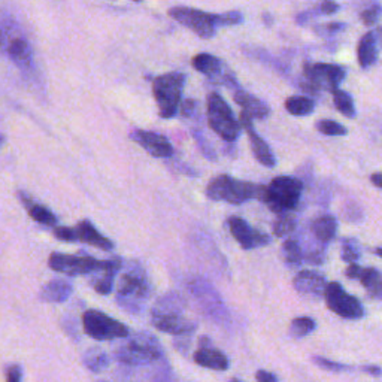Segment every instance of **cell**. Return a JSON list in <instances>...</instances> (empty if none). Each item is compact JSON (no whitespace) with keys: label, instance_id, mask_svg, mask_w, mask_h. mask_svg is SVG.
<instances>
[{"label":"cell","instance_id":"obj_43","mask_svg":"<svg viewBox=\"0 0 382 382\" xmlns=\"http://www.w3.org/2000/svg\"><path fill=\"white\" fill-rule=\"evenodd\" d=\"M344 217L348 220V221H360L363 218V212L362 209L358 208L354 201H348V204L345 205L344 208Z\"/></svg>","mask_w":382,"mask_h":382},{"label":"cell","instance_id":"obj_4","mask_svg":"<svg viewBox=\"0 0 382 382\" xmlns=\"http://www.w3.org/2000/svg\"><path fill=\"white\" fill-rule=\"evenodd\" d=\"M303 191V183L293 176H276L264 185L262 201L275 213H287L297 208Z\"/></svg>","mask_w":382,"mask_h":382},{"label":"cell","instance_id":"obj_10","mask_svg":"<svg viewBox=\"0 0 382 382\" xmlns=\"http://www.w3.org/2000/svg\"><path fill=\"white\" fill-rule=\"evenodd\" d=\"M344 67L330 63H305L303 66V80L311 84L317 92H334L345 80Z\"/></svg>","mask_w":382,"mask_h":382},{"label":"cell","instance_id":"obj_12","mask_svg":"<svg viewBox=\"0 0 382 382\" xmlns=\"http://www.w3.org/2000/svg\"><path fill=\"white\" fill-rule=\"evenodd\" d=\"M169 15L174 20H176L179 24H183L184 27L196 33V35L201 39H211L217 31L213 14L204 13V10L200 9L187 8V6H175L169 9Z\"/></svg>","mask_w":382,"mask_h":382},{"label":"cell","instance_id":"obj_30","mask_svg":"<svg viewBox=\"0 0 382 382\" xmlns=\"http://www.w3.org/2000/svg\"><path fill=\"white\" fill-rule=\"evenodd\" d=\"M83 363L92 374H104L111 365V358L102 348L93 346L88 348L85 351L83 357Z\"/></svg>","mask_w":382,"mask_h":382},{"label":"cell","instance_id":"obj_16","mask_svg":"<svg viewBox=\"0 0 382 382\" xmlns=\"http://www.w3.org/2000/svg\"><path fill=\"white\" fill-rule=\"evenodd\" d=\"M239 125H241V127H243L246 134H248L250 145H251V150H253V154H254L255 159L266 167H275L276 159H275L271 147H269L266 141L255 132L253 118L248 114H245L243 111L241 112Z\"/></svg>","mask_w":382,"mask_h":382},{"label":"cell","instance_id":"obj_19","mask_svg":"<svg viewBox=\"0 0 382 382\" xmlns=\"http://www.w3.org/2000/svg\"><path fill=\"white\" fill-rule=\"evenodd\" d=\"M293 285L302 296L321 297L325 293V288H327V281L318 272L302 271L295 276Z\"/></svg>","mask_w":382,"mask_h":382},{"label":"cell","instance_id":"obj_14","mask_svg":"<svg viewBox=\"0 0 382 382\" xmlns=\"http://www.w3.org/2000/svg\"><path fill=\"white\" fill-rule=\"evenodd\" d=\"M191 64H193L197 72L208 76L212 83L239 90V83L236 80V75L233 73V71L222 60L215 57V55L206 52L197 54L194 55L193 60H191Z\"/></svg>","mask_w":382,"mask_h":382},{"label":"cell","instance_id":"obj_6","mask_svg":"<svg viewBox=\"0 0 382 382\" xmlns=\"http://www.w3.org/2000/svg\"><path fill=\"white\" fill-rule=\"evenodd\" d=\"M187 76L181 72H169L153 81V94L162 118H174L181 105V96Z\"/></svg>","mask_w":382,"mask_h":382},{"label":"cell","instance_id":"obj_57","mask_svg":"<svg viewBox=\"0 0 382 382\" xmlns=\"http://www.w3.org/2000/svg\"><path fill=\"white\" fill-rule=\"evenodd\" d=\"M99 382H105V381H99Z\"/></svg>","mask_w":382,"mask_h":382},{"label":"cell","instance_id":"obj_33","mask_svg":"<svg viewBox=\"0 0 382 382\" xmlns=\"http://www.w3.org/2000/svg\"><path fill=\"white\" fill-rule=\"evenodd\" d=\"M333 104L341 114L346 118H354L355 117V106L353 97L348 94L344 90L338 88L333 92Z\"/></svg>","mask_w":382,"mask_h":382},{"label":"cell","instance_id":"obj_38","mask_svg":"<svg viewBox=\"0 0 382 382\" xmlns=\"http://www.w3.org/2000/svg\"><path fill=\"white\" fill-rule=\"evenodd\" d=\"M213 20H215L217 27H227V26H238L243 21L242 14L239 10H229L224 14H213Z\"/></svg>","mask_w":382,"mask_h":382},{"label":"cell","instance_id":"obj_31","mask_svg":"<svg viewBox=\"0 0 382 382\" xmlns=\"http://www.w3.org/2000/svg\"><path fill=\"white\" fill-rule=\"evenodd\" d=\"M285 109L291 115L305 117L309 115L316 109V102L306 96H291L285 100Z\"/></svg>","mask_w":382,"mask_h":382},{"label":"cell","instance_id":"obj_40","mask_svg":"<svg viewBox=\"0 0 382 382\" xmlns=\"http://www.w3.org/2000/svg\"><path fill=\"white\" fill-rule=\"evenodd\" d=\"M312 362L318 367L329 370V372H344V370H350V366L338 363V362H332L329 360V358H324V357H312Z\"/></svg>","mask_w":382,"mask_h":382},{"label":"cell","instance_id":"obj_28","mask_svg":"<svg viewBox=\"0 0 382 382\" xmlns=\"http://www.w3.org/2000/svg\"><path fill=\"white\" fill-rule=\"evenodd\" d=\"M18 196L22 201V205H24V208L27 209L31 220H35L39 224H43V226H57V217H55L48 208H45L36 204V201H33L26 193H22V191H20Z\"/></svg>","mask_w":382,"mask_h":382},{"label":"cell","instance_id":"obj_50","mask_svg":"<svg viewBox=\"0 0 382 382\" xmlns=\"http://www.w3.org/2000/svg\"><path fill=\"white\" fill-rule=\"evenodd\" d=\"M363 372L372 375V376H381L382 375V369L378 366H365Z\"/></svg>","mask_w":382,"mask_h":382},{"label":"cell","instance_id":"obj_9","mask_svg":"<svg viewBox=\"0 0 382 382\" xmlns=\"http://www.w3.org/2000/svg\"><path fill=\"white\" fill-rule=\"evenodd\" d=\"M190 293L196 297L199 305L209 318L217 323H224L229 320V312L226 305L218 295V291L213 288L206 279L193 278L188 283Z\"/></svg>","mask_w":382,"mask_h":382},{"label":"cell","instance_id":"obj_1","mask_svg":"<svg viewBox=\"0 0 382 382\" xmlns=\"http://www.w3.org/2000/svg\"><path fill=\"white\" fill-rule=\"evenodd\" d=\"M151 295L153 287L145 269L138 262H129L118 281V306L133 316H139Z\"/></svg>","mask_w":382,"mask_h":382},{"label":"cell","instance_id":"obj_45","mask_svg":"<svg viewBox=\"0 0 382 382\" xmlns=\"http://www.w3.org/2000/svg\"><path fill=\"white\" fill-rule=\"evenodd\" d=\"M22 376V369L18 365H13L8 369V375H6V382H21Z\"/></svg>","mask_w":382,"mask_h":382},{"label":"cell","instance_id":"obj_21","mask_svg":"<svg viewBox=\"0 0 382 382\" xmlns=\"http://www.w3.org/2000/svg\"><path fill=\"white\" fill-rule=\"evenodd\" d=\"M75 233H76V241L93 245L102 251H112L115 248V243L100 233L90 220H83L78 222L75 227Z\"/></svg>","mask_w":382,"mask_h":382},{"label":"cell","instance_id":"obj_53","mask_svg":"<svg viewBox=\"0 0 382 382\" xmlns=\"http://www.w3.org/2000/svg\"><path fill=\"white\" fill-rule=\"evenodd\" d=\"M263 21L266 22V26H272L274 24V17L269 13H264L263 14Z\"/></svg>","mask_w":382,"mask_h":382},{"label":"cell","instance_id":"obj_13","mask_svg":"<svg viewBox=\"0 0 382 382\" xmlns=\"http://www.w3.org/2000/svg\"><path fill=\"white\" fill-rule=\"evenodd\" d=\"M325 303L336 316L346 320H360L365 317V308L357 297L348 295L339 283H330L325 288Z\"/></svg>","mask_w":382,"mask_h":382},{"label":"cell","instance_id":"obj_29","mask_svg":"<svg viewBox=\"0 0 382 382\" xmlns=\"http://www.w3.org/2000/svg\"><path fill=\"white\" fill-rule=\"evenodd\" d=\"M358 281L363 284L370 297L382 300V272L381 271H378V269L375 267H362Z\"/></svg>","mask_w":382,"mask_h":382},{"label":"cell","instance_id":"obj_3","mask_svg":"<svg viewBox=\"0 0 382 382\" xmlns=\"http://www.w3.org/2000/svg\"><path fill=\"white\" fill-rule=\"evenodd\" d=\"M0 50L21 72L30 75L35 71V52L17 22H0Z\"/></svg>","mask_w":382,"mask_h":382},{"label":"cell","instance_id":"obj_2","mask_svg":"<svg viewBox=\"0 0 382 382\" xmlns=\"http://www.w3.org/2000/svg\"><path fill=\"white\" fill-rule=\"evenodd\" d=\"M114 358L126 367L151 366L163 360L164 351L154 334L148 332H138L115 346Z\"/></svg>","mask_w":382,"mask_h":382},{"label":"cell","instance_id":"obj_11","mask_svg":"<svg viewBox=\"0 0 382 382\" xmlns=\"http://www.w3.org/2000/svg\"><path fill=\"white\" fill-rule=\"evenodd\" d=\"M50 267L54 272L64 274L69 276H80V275H93L99 269H102L104 260L88 255L85 253H80L78 255L52 253L48 260Z\"/></svg>","mask_w":382,"mask_h":382},{"label":"cell","instance_id":"obj_25","mask_svg":"<svg viewBox=\"0 0 382 382\" xmlns=\"http://www.w3.org/2000/svg\"><path fill=\"white\" fill-rule=\"evenodd\" d=\"M194 362L201 366L212 370H227L229 369V358L226 354L221 353L212 345L200 346L194 353Z\"/></svg>","mask_w":382,"mask_h":382},{"label":"cell","instance_id":"obj_37","mask_svg":"<svg viewBox=\"0 0 382 382\" xmlns=\"http://www.w3.org/2000/svg\"><path fill=\"white\" fill-rule=\"evenodd\" d=\"M317 130L325 136H344L346 134V127H344L341 122H336L333 120H320L316 125Z\"/></svg>","mask_w":382,"mask_h":382},{"label":"cell","instance_id":"obj_56","mask_svg":"<svg viewBox=\"0 0 382 382\" xmlns=\"http://www.w3.org/2000/svg\"><path fill=\"white\" fill-rule=\"evenodd\" d=\"M2 141H3V138H2V136H0V145H2Z\"/></svg>","mask_w":382,"mask_h":382},{"label":"cell","instance_id":"obj_7","mask_svg":"<svg viewBox=\"0 0 382 382\" xmlns=\"http://www.w3.org/2000/svg\"><path fill=\"white\" fill-rule=\"evenodd\" d=\"M208 108V122L209 127L215 132L221 139L233 143L241 134L239 120L234 118V114L229 104L218 93L212 92L206 100Z\"/></svg>","mask_w":382,"mask_h":382},{"label":"cell","instance_id":"obj_35","mask_svg":"<svg viewBox=\"0 0 382 382\" xmlns=\"http://www.w3.org/2000/svg\"><path fill=\"white\" fill-rule=\"evenodd\" d=\"M296 230V218L291 213H279L274 222V234L278 238H284Z\"/></svg>","mask_w":382,"mask_h":382},{"label":"cell","instance_id":"obj_20","mask_svg":"<svg viewBox=\"0 0 382 382\" xmlns=\"http://www.w3.org/2000/svg\"><path fill=\"white\" fill-rule=\"evenodd\" d=\"M151 324L157 330L174 336H191V333L197 329V324L184 316L151 317Z\"/></svg>","mask_w":382,"mask_h":382},{"label":"cell","instance_id":"obj_47","mask_svg":"<svg viewBox=\"0 0 382 382\" xmlns=\"http://www.w3.org/2000/svg\"><path fill=\"white\" fill-rule=\"evenodd\" d=\"M345 22H329V24H325L323 29H316L318 31H325V33H338V31H342L345 30Z\"/></svg>","mask_w":382,"mask_h":382},{"label":"cell","instance_id":"obj_52","mask_svg":"<svg viewBox=\"0 0 382 382\" xmlns=\"http://www.w3.org/2000/svg\"><path fill=\"white\" fill-rule=\"evenodd\" d=\"M374 35H375L376 43H379L381 47H382V27H378V29L374 31Z\"/></svg>","mask_w":382,"mask_h":382},{"label":"cell","instance_id":"obj_17","mask_svg":"<svg viewBox=\"0 0 382 382\" xmlns=\"http://www.w3.org/2000/svg\"><path fill=\"white\" fill-rule=\"evenodd\" d=\"M130 139L157 159H167V157L174 155V147L163 134L148 130H133L130 133Z\"/></svg>","mask_w":382,"mask_h":382},{"label":"cell","instance_id":"obj_15","mask_svg":"<svg viewBox=\"0 0 382 382\" xmlns=\"http://www.w3.org/2000/svg\"><path fill=\"white\" fill-rule=\"evenodd\" d=\"M227 222L232 236L238 241V243L243 250L260 248V246H266L272 241L271 236L263 233L262 230L253 229L250 224L241 217H230Z\"/></svg>","mask_w":382,"mask_h":382},{"label":"cell","instance_id":"obj_54","mask_svg":"<svg viewBox=\"0 0 382 382\" xmlns=\"http://www.w3.org/2000/svg\"><path fill=\"white\" fill-rule=\"evenodd\" d=\"M375 253H376L379 257H382V248H376V250H375Z\"/></svg>","mask_w":382,"mask_h":382},{"label":"cell","instance_id":"obj_44","mask_svg":"<svg viewBox=\"0 0 382 382\" xmlns=\"http://www.w3.org/2000/svg\"><path fill=\"white\" fill-rule=\"evenodd\" d=\"M196 111H197V104L193 99H187L185 102L181 104V114L185 118H190L191 115L196 114Z\"/></svg>","mask_w":382,"mask_h":382},{"label":"cell","instance_id":"obj_48","mask_svg":"<svg viewBox=\"0 0 382 382\" xmlns=\"http://www.w3.org/2000/svg\"><path fill=\"white\" fill-rule=\"evenodd\" d=\"M255 378H257V382H278L276 376L271 372H267V370H258V372L255 374Z\"/></svg>","mask_w":382,"mask_h":382},{"label":"cell","instance_id":"obj_55","mask_svg":"<svg viewBox=\"0 0 382 382\" xmlns=\"http://www.w3.org/2000/svg\"><path fill=\"white\" fill-rule=\"evenodd\" d=\"M229 382H242V381H239V379H230Z\"/></svg>","mask_w":382,"mask_h":382},{"label":"cell","instance_id":"obj_8","mask_svg":"<svg viewBox=\"0 0 382 382\" xmlns=\"http://www.w3.org/2000/svg\"><path fill=\"white\" fill-rule=\"evenodd\" d=\"M84 332L96 341H114L126 339L130 336V330L126 324L106 316L105 312L97 309H88L83 313Z\"/></svg>","mask_w":382,"mask_h":382},{"label":"cell","instance_id":"obj_34","mask_svg":"<svg viewBox=\"0 0 382 382\" xmlns=\"http://www.w3.org/2000/svg\"><path fill=\"white\" fill-rule=\"evenodd\" d=\"M317 329V323L309 317L295 318L290 324V334L295 338H305L309 333Z\"/></svg>","mask_w":382,"mask_h":382},{"label":"cell","instance_id":"obj_51","mask_svg":"<svg viewBox=\"0 0 382 382\" xmlns=\"http://www.w3.org/2000/svg\"><path fill=\"white\" fill-rule=\"evenodd\" d=\"M370 181H372L375 187L382 188V174H374L372 176H370Z\"/></svg>","mask_w":382,"mask_h":382},{"label":"cell","instance_id":"obj_42","mask_svg":"<svg viewBox=\"0 0 382 382\" xmlns=\"http://www.w3.org/2000/svg\"><path fill=\"white\" fill-rule=\"evenodd\" d=\"M54 236L59 241L63 242H78L76 241V233L75 229L71 227H64V226H55L54 227Z\"/></svg>","mask_w":382,"mask_h":382},{"label":"cell","instance_id":"obj_39","mask_svg":"<svg viewBox=\"0 0 382 382\" xmlns=\"http://www.w3.org/2000/svg\"><path fill=\"white\" fill-rule=\"evenodd\" d=\"M382 17V6L379 3L370 5L360 14V20L363 21L365 26H374Z\"/></svg>","mask_w":382,"mask_h":382},{"label":"cell","instance_id":"obj_18","mask_svg":"<svg viewBox=\"0 0 382 382\" xmlns=\"http://www.w3.org/2000/svg\"><path fill=\"white\" fill-rule=\"evenodd\" d=\"M122 269V262L120 257H114L111 260H104L102 269L90 275V285H92L99 295L106 296L114 288V281L118 272Z\"/></svg>","mask_w":382,"mask_h":382},{"label":"cell","instance_id":"obj_27","mask_svg":"<svg viewBox=\"0 0 382 382\" xmlns=\"http://www.w3.org/2000/svg\"><path fill=\"white\" fill-rule=\"evenodd\" d=\"M357 57L363 69H369L378 62V43L374 31H367L362 36L357 47Z\"/></svg>","mask_w":382,"mask_h":382},{"label":"cell","instance_id":"obj_5","mask_svg":"<svg viewBox=\"0 0 382 382\" xmlns=\"http://www.w3.org/2000/svg\"><path fill=\"white\" fill-rule=\"evenodd\" d=\"M263 190L264 185L238 181L229 175H220L208 184L206 196L213 201L226 200L232 205H241L250 199L262 200Z\"/></svg>","mask_w":382,"mask_h":382},{"label":"cell","instance_id":"obj_32","mask_svg":"<svg viewBox=\"0 0 382 382\" xmlns=\"http://www.w3.org/2000/svg\"><path fill=\"white\" fill-rule=\"evenodd\" d=\"M283 258L288 267H299L303 263V250L296 239H288L284 242Z\"/></svg>","mask_w":382,"mask_h":382},{"label":"cell","instance_id":"obj_26","mask_svg":"<svg viewBox=\"0 0 382 382\" xmlns=\"http://www.w3.org/2000/svg\"><path fill=\"white\" fill-rule=\"evenodd\" d=\"M311 232L316 241L324 246L334 239L336 232H338V221L333 215H323L312 221Z\"/></svg>","mask_w":382,"mask_h":382},{"label":"cell","instance_id":"obj_24","mask_svg":"<svg viewBox=\"0 0 382 382\" xmlns=\"http://www.w3.org/2000/svg\"><path fill=\"white\" fill-rule=\"evenodd\" d=\"M73 293V285L67 279L55 278L45 284L39 293V299L48 303H63L69 300Z\"/></svg>","mask_w":382,"mask_h":382},{"label":"cell","instance_id":"obj_23","mask_svg":"<svg viewBox=\"0 0 382 382\" xmlns=\"http://www.w3.org/2000/svg\"><path fill=\"white\" fill-rule=\"evenodd\" d=\"M233 99H234V102L243 109L245 114H248L251 118L264 120L271 115V108H269V105H266L263 100L253 96L248 92H243V90H236L234 94H233Z\"/></svg>","mask_w":382,"mask_h":382},{"label":"cell","instance_id":"obj_36","mask_svg":"<svg viewBox=\"0 0 382 382\" xmlns=\"http://www.w3.org/2000/svg\"><path fill=\"white\" fill-rule=\"evenodd\" d=\"M360 245L354 238L342 239V260L346 263H357L360 260Z\"/></svg>","mask_w":382,"mask_h":382},{"label":"cell","instance_id":"obj_41","mask_svg":"<svg viewBox=\"0 0 382 382\" xmlns=\"http://www.w3.org/2000/svg\"><path fill=\"white\" fill-rule=\"evenodd\" d=\"M193 136H194V139H196V142H197V145H199L200 151L204 153V155L206 157V159H209V160H217V153H215V150H213V148L211 147V143L204 138V134L200 133V130H193Z\"/></svg>","mask_w":382,"mask_h":382},{"label":"cell","instance_id":"obj_22","mask_svg":"<svg viewBox=\"0 0 382 382\" xmlns=\"http://www.w3.org/2000/svg\"><path fill=\"white\" fill-rule=\"evenodd\" d=\"M187 308V300L176 291L162 296L154 303L151 309V317H167V316H183Z\"/></svg>","mask_w":382,"mask_h":382},{"label":"cell","instance_id":"obj_46","mask_svg":"<svg viewBox=\"0 0 382 382\" xmlns=\"http://www.w3.org/2000/svg\"><path fill=\"white\" fill-rule=\"evenodd\" d=\"M318 10H320V15H333L339 10V5L334 2H324L318 6Z\"/></svg>","mask_w":382,"mask_h":382},{"label":"cell","instance_id":"obj_49","mask_svg":"<svg viewBox=\"0 0 382 382\" xmlns=\"http://www.w3.org/2000/svg\"><path fill=\"white\" fill-rule=\"evenodd\" d=\"M360 272H362V266H358L357 263H353L346 267V276L350 279H358V276H360Z\"/></svg>","mask_w":382,"mask_h":382}]
</instances>
